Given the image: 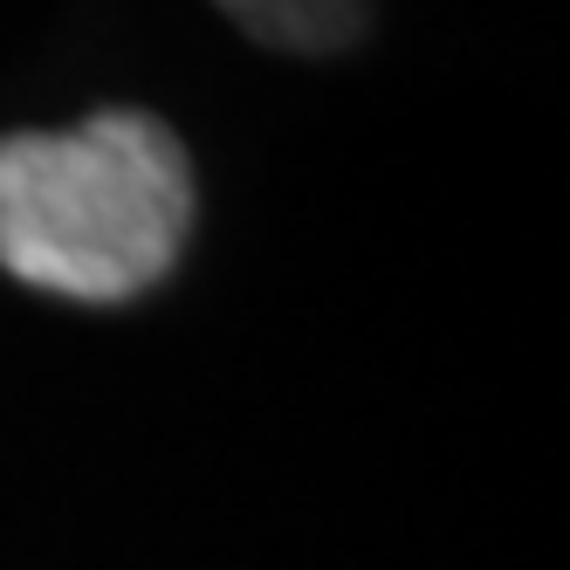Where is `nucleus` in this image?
I'll return each instance as SVG.
<instances>
[{
  "instance_id": "f257e3e1",
  "label": "nucleus",
  "mask_w": 570,
  "mask_h": 570,
  "mask_svg": "<svg viewBox=\"0 0 570 570\" xmlns=\"http://www.w3.org/2000/svg\"><path fill=\"white\" fill-rule=\"evenodd\" d=\"M193 240V166L151 110L0 138V268L62 303H131Z\"/></svg>"
},
{
  "instance_id": "f03ea898",
  "label": "nucleus",
  "mask_w": 570,
  "mask_h": 570,
  "mask_svg": "<svg viewBox=\"0 0 570 570\" xmlns=\"http://www.w3.org/2000/svg\"><path fill=\"white\" fill-rule=\"evenodd\" d=\"M214 8L282 56H337L372 21V0H214Z\"/></svg>"
}]
</instances>
